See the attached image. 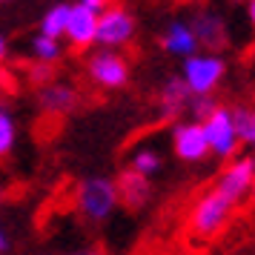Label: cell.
<instances>
[{"label":"cell","instance_id":"6da1fadb","mask_svg":"<svg viewBox=\"0 0 255 255\" xmlns=\"http://www.w3.org/2000/svg\"><path fill=\"white\" fill-rule=\"evenodd\" d=\"M232 215H235V204L212 186L207 192H201V195L195 198V204L189 207L186 232H189L192 238H198V241H209V238H215V235L230 224Z\"/></svg>","mask_w":255,"mask_h":255},{"label":"cell","instance_id":"7a4b0ae2","mask_svg":"<svg viewBox=\"0 0 255 255\" xmlns=\"http://www.w3.org/2000/svg\"><path fill=\"white\" fill-rule=\"evenodd\" d=\"M75 207H78V212H81L89 224H104V221L121 207L115 181L101 178V175L83 178L81 184H78V189H75Z\"/></svg>","mask_w":255,"mask_h":255},{"label":"cell","instance_id":"3957f363","mask_svg":"<svg viewBox=\"0 0 255 255\" xmlns=\"http://www.w3.org/2000/svg\"><path fill=\"white\" fill-rule=\"evenodd\" d=\"M224 72H227V63L215 52H195V55L184 58L181 78L192 95H212L218 89V83L224 81Z\"/></svg>","mask_w":255,"mask_h":255},{"label":"cell","instance_id":"277c9868","mask_svg":"<svg viewBox=\"0 0 255 255\" xmlns=\"http://www.w3.org/2000/svg\"><path fill=\"white\" fill-rule=\"evenodd\" d=\"M86 75L98 89H124L129 83V60L118 49H98L86 58Z\"/></svg>","mask_w":255,"mask_h":255},{"label":"cell","instance_id":"5b68a950","mask_svg":"<svg viewBox=\"0 0 255 255\" xmlns=\"http://www.w3.org/2000/svg\"><path fill=\"white\" fill-rule=\"evenodd\" d=\"M135 37V17L124 6H109L98 14V37L95 43L101 49H121Z\"/></svg>","mask_w":255,"mask_h":255},{"label":"cell","instance_id":"8992f818","mask_svg":"<svg viewBox=\"0 0 255 255\" xmlns=\"http://www.w3.org/2000/svg\"><path fill=\"white\" fill-rule=\"evenodd\" d=\"M204 132H207L209 155L215 158H232L238 152V132H235V121H232V109L221 106L204 121Z\"/></svg>","mask_w":255,"mask_h":255},{"label":"cell","instance_id":"52a82bcc","mask_svg":"<svg viewBox=\"0 0 255 255\" xmlns=\"http://www.w3.org/2000/svg\"><path fill=\"white\" fill-rule=\"evenodd\" d=\"M221 195H227L232 204H241L250 198V192L255 189V158H232L224 172L218 175V184H215Z\"/></svg>","mask_w":255,"mask_h":255},{"label":"cell","instance_id":"ba28073f","mask_svg":"<svg viewBox=\"0 0 255 255\" xmlns=\"http://www.w3.org/2000/svg\"><path fill=\"white\" fill-rule=\"evenodd\" d=\"M172 149L184 163H198L209 155L207 132L198 121H175L172 124Z\"/></svg>","mask_w":255,"mask_h":255},{"label":"cell","instance_id":"9c48e42d","mask_svg":"<svg viewBox=\"0 0 255 255\" xmlns=\"http://www.w3.org/2000/svg\"><path fill=\"white\" fill-rule=\"evenodd\" d=\"M192 26V32L198 37V46H204L207 52H215L218 55L221 49L230 43V29L224 23V17L212 9H198L192 14V20H186Z\"/></svg>","mask_w":255,"mask_h":255},{"label":"cell","instance_id":"30bf717a","mask_svg":"<svg viewBox=\"0 0 255 255\" xmlns=\"http://www.w3.org/2000/svg\"><path fill=\"white\" fill-rule=\"evenodd\" d=\"M95 37H98V14L89 12L86 6H81V3H72L63 40H66L72 49L83 52V49L95 46Z\"/></svg>","mask_w":255,"mask_h":255},{"label":"cell","instance_id":"8fae6325","mask_svg":"<svg viewBox=\"0 0 255 255\" xmlns=\"http://www.w3.org/2000/svg\"><path fill=\"white\" fill-rule=\"evenodd\" d=\"M115 189H118V201H121L127 209H132V212L143 209L146 204H149V198H152L149 178L135 172V169H129V166L115 178Z\"/></svg>","mask_w":255,"mask_h":255},{"label":"cell","instance_id":"7c38bea8","mask_svg":"<svg viewBox=\"0 0 255 255\" xmlns=\"http://www.w3.org/2000/svg\"><path fill=\"white\" fill-rule=\"evenodd\" d=\"M78 89L75 86H69V83H46V86H40V92H37V104H40V109L46 112V115H69V112H75L78 109Z\"/></svg>","mask_w":255,"mask_h":255},{"label":"cell","instance_id":"4fadbf2b","mask_svg":"<svg viewBox=\"0 0 255 255\" xmlns=\"http://www.w3.org/2000/svg\"><path fill=\"white\" fill-rule=\"evenodd\" d=\"M189 101H192V92L186 89V83L181 75H175L161 86L158 92V115L163 121H178V115H184L189 109Z\"/></svg>","mask_w":255,"mask_h":255},{"label":"cell","instance_id":"5bb4252c","mask_svg":"<svg viewBox=\"0 0 255 255\" xmlns=\"http://www.w3.org/2000/svg\"><path fill=\"white\" fill-rule=\"evenodd\" d=\"M161 46L166 55H175V58H189V55H195L198 49H201L192 26L186 23V20H172V23L163 29Z\"/></svg>","mask_w":255,"mask_h":255},{"label":"cell","instance_id":"9a60e30c","mask_svg":"<svg viewBox=\"0 0 255 255\" xmlns=\"http://www.w3.org/2000/svg\"><path fill=\"white\" fill-rule=\"evenodd\" d=\"M69 9H72V3H55V6H49L46 12H43V17H40V35L63 40L66 20H69Z\"/></svg>","mask_w":255,"mask_h":255},{"label":"cell","instance_id":"2e32d148","mask_svg":"<svg viewBox=\"0 0 255 255\" xmlns=\"http://www.w3.org/2000/svg\"><path fill=\"white\" fill-rule=\"evenodd\" d=\"M29 52H32V58L40 60V63H58L60 55H63V43H60L58 37H49V35H40L37 32L32 37V43H29Z\"/></svg>","mask_w":255,"mask_h":255},{"label":"cell","instance_id":"e0dca14e","mask_svg":"<svg viewBox=\"0 0 255 255\" xmlns=\"http://www.w3.org/2000/svg\"><path fill=\"white\" fill-rule=\"evenodd\" d=\"M232 121H235L238 140L247 143L255 152V109H250V106H235L232 109Z\"/></svg>","mask_w":255,"mask_h":255},{"label":"cell","instance_id":"ac0fdd59","mask_svg":"<svg viewBox=\"0 0 255 255\" xmlns=\"http://www.w3.org/2000/svg\"><path fill=\"white\" fill-rule=\"evenodd\" d=\"M129 169H135V172L152 178V175L161 169V155L152 149V146H140V149L132 152V158H129Z\"/></svg>","mask_w":255,"mask_h":255},{"label":"cell","instance_id":"d6986e66","mask_svg":"<svg viewBox=\"0 0 255 255\" xmlns=\"http://www.w3.org/2000/svg\"><path fill=\"white\" fill-rule=\"evenodd\" d=\"M14 143H17V124H14L12 112H6L0 106V158L12 155Z\"/></svg>","mask_w":255,"mask_h":255},{"label":"cell","instance_id":"ffe728a7","mask_svg":"<svg viewBox=\"0 0 255 255\" xmlns=\"http://www.w3.org/2000/svg\"><path fill=\"white\" fill-rule=\"evenodd\" d=\"M215 109H218V101H215L212 95H192V101H189V115H192V121H198V124H204Z\"/></svg>","mask_w":255,"mask_h":255},{"label":"cell","instance_id":"44dd1931","mask_svg":"<svg viewBox=\"0 0 255 255\" xmlns=\"http://www.w3.org/2000/svg\"><path fill=\"white\" fill-rule=\"evenodd\" d=\"M29 81L37 83V86L52 83L55 81V63H40V60H35V63L29 66Z\"/></svg>","mask_w":255,"mask_h":255},{"label":"cell","instance_id":"7402d4cb","mask_svg":"<svg viewBox=\"0 0 255 255\" xmlns=\"http://www.w3.org/2000/svg\"><path fill=\"white\" fill-rule=\"evenodd\" d=\"M81 6H86L89 12H95V14H104L109 6H112V0H78Z\"/></svg>","mask_w":255,"mask_h":255},{"label":"cell","instance_id":"603a6c76","mask_svg":"<svg viewBox=\"0 0 255 255\" xmlns=\"http://www.w3.org/2000/svg\"><path fill=\"white\" fill-rule=\"evenodd\" d=\"M9 247H12V241H9V232H6V227L0 224V255L9 253Z\"/></svg>","mask_w":255,"mask_h":255},{"label":"cell","instance_id":"cb8c5ba5","mask_svg":"<svg viewBox=\"0 0 255 255\" xmlns=\"http://www.w3.org/2000/svg\"><path fill=\"white\" fill-rule=\"evenodd\" d=\"M247 17H250V23L255 29V0H247Z\"/></svg>","mask_w":255,"mask_h":255},{"label":"cell","instance_id":"d4e9b609","mask_svg":"<svg viewBox=\"0 0 255 255\" xmlns=\"http://www.w3.org/2000/svg\"><path fill=\"white\" fill-rule=\"evenodd\" d=\"M6 55H9V43H6V37L0 35V60H6Z\"/></svg>","mask_w":255,"mask_h":255},{"label":"cell","instance_id":"484cf974","mask_svg":"<svg viewBox=\"0 0 255 255\" xmlns=\"http://www.w3.org/2000/svg\"><path fill=\"white\" fill-rule=\"evenodd\" d=\"M75 255H104L101 250H83V253H75Z\"/></svg>","mask_w":255,"mask_h":255},{"label":"cell","instance_id":"4316f807","mask_svg":"<svg viewBox=\"0 0 255 255\" xmlns=\"http://www.w3.org/2000/svg\"><path fill=\"white\" fill-rule=\"evenodd\" d=\"M0 106H3V92H0Z\"/></svg>","mask_w":255,"mask_h":255},{"label":"cell","instance_id":"83f0119b","mask_svg":"<svg viewBox=\"0 0 255 255\" xmlns=\"http://www.w3.org/2000/svg\"><path fill=\"white\" fill-rule=\"evenodd\" d=\"M0 198H3V186H0Z\"/></svg>","mask_w":255,"mask_h":255},{"label":"cell","instance_id":"f1b7e54d","mask_svg":"<svg viewBox=\"0 0 255 255\" xmlns=\"http://www.w3.org/2000/svg\"><path fill=\"white\" fill-rule=\"evenodd\" d=\"M0 3H6V0H0Z\"/></svg>","mask_w":255,"mask_h":255}]
</instances>
